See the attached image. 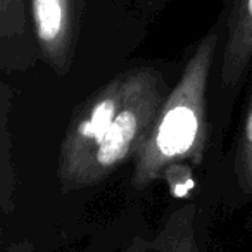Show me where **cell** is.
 <instances>
[{"instance_id":"cell-6","label":"cell","mask_w":252,"mask_h":252,"mask_svg":"<svg viewBox=\"0 0 252 252\" xmlns=\"http://www.w3.org/2000/svg\"><path fill=\"white\" fill-rule=\"evenodd\" d=\"M11 90L7 85H2L0 95V118H2V138H0V202L5 214L14 209L16 173L11 154V131H9V107H11Z\"/></svg>"},{"instance_id":"cell-1","label":"cell","mask_w":252,"mask_h":252,"mask_svg":"<svg viewBox=\"0 0 252 252\" xmlns=\"http://www.w3.org/2000/svg\"><path fill=\"white\" fill-rule=\"evenodd\" d=\"M218 35L204 36L182 78L164 98L151 130L135 156L133 185H151L180 162H200L206 147V90Z\"/></svg>"},{"instance_id":"cell-7","label":"cell","mask_w":252,"mask_h":252,"mask_svg":"<svg viewBox=\"0 0 252 252\" xmlns=\"http://www.w3.org/2000/svg\"><path fill=\"white\" fill-rule=\"evenodd\" d=\"M26 30L25 0H0V35L2 38H14Z\"/></svg>"},{"instance_id":"cell-5","label":"cell","mask_w":252,"mask_h":252,"mask_svg":"<svg viewBox=\"0 0 252 252\" xmlns=\"http://www.w3.org/2000/svg\"><path fill=\"white\" fill-rule=\"evenodd\" d=\"M252 59V0H237L228 21V36L223 52L221 78L235 87Z\"/></svg>"},{"instance_id":"cell-3","label":"cell","mask_w":252,"mask_h":252,"mask_svg":"<svg viewBox=\"0 0 252 252\" xmlns=\"http://www.w3.org/2000/svg\"><path fill=\"white\" fill-rule=\"evenodd\" d=\"M133 76L135 71H130L109 81L104 88H100L85 102L80 112L73 118L61 145L57 166V176L64 190L74 173L107 133L112 119L116 118L119 107L130 94Z\"/></svg>"},{"instance_id":"cell-9","label":"cell","mask_w":252,"mask_h":252,"mask_svg":"<svg viewBox=\"0 0 252 252\" xmlns=\"http://www.w3.org/2000/svg\"><path fill=\"white\" fill-rule=\"evenodd\" d=\"M16 252H32V245H16ZM9 252H11V251H9Z\"/></svg>"},{"instance_id":"cell-8","label":"cell","mask_w":252,"mask_h":252,"mask_svg":"<svg viewBox=\"0 0 252 252\" xmlns=\"http://www.w3.org/2000/svg\"><path fill=\"white\" fill-rule=\"evenodd\" d=\"M238 180L245 192L252 193V100L247 118L244 123V131L238 151Z\"/></svg>"},{"instance_id":"cell-2","label":"cell","mask_w":252,"mask_h":252,"mask_svg":"<svg viewBox=\"0 0 252 252\" xmlns=\"http://www.w3.org/2000/svg\"><path fill=\"white\" fill-rule=\"evenodd\" d=\"M131 90L112 119L107 133L95 151L80 166L66 190L83 189L104 180L118 166L137 156L152 123L164 102L162 78L158 71L142 67L133 69Z\"/></svg>"},{"instance_id":"cell-10","label":"cell","mask_w":252,"mask_h":252,"mask_svg":"<svg viewBox=\"0 0 252 252\" xmlns=\"http://www.w3.org/2000/svg\"><path fill=\"white\" fill-rule=\"evenodd\" d=\"M126 252H145V251H144V247H142L140 244H133Z\"/></svg>"},{"instance_id":"cell-4","label":"cell","mask_w":252,"mask_h":252,"mask_svg":"<svg viewBox=\"0 0 252 252\" xmlns=\"http://www.w3.org/2000/svg\"><path fill=\"white\" fill-rule=\"evenodd\" d=\"M74 2L76 0H32L36 40L43 57L57 73H64L73 57Z\"/></svg>"}]
</instances>
